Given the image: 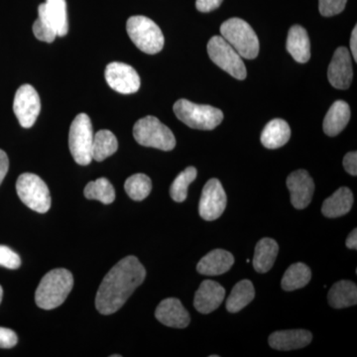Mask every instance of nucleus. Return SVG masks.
<instances>
[{
    "label": "nucleus",
    "instance_id": "nucleus-15",
    "mask_svg": "<svg viewBox=\"0 0 357 357\" xmlns=\"http://www.w3.org/2000/svg\"><path fill=\"white\" fill-rule=\"evenodd\" d=\"M155 317L160 323L170 328H185L191 323L189 312L176 298L162 301L155 311Z\"/></svg>",
    "mask_w": 357,
    "mask_h": 357
},
{
    "label": "nucleus",
    "instance_id": "nucleus-21",
    "mask_svg": "<svg viewBox=\"0 0 357 357\" xmlns=\"http://www.w3.org/2000/svg\"><path fill=\"white\" fill-rule=\"evenodd\" d=\"M351 119V109L344 100L333 102L324 119V131L328 136L333 137L342 132Z\"/></svg>",
    "mask_w": 357,
    "mask_h": 357
},
{
    "label": "nucleus",
    "instance_id": "nucleus-1",
    "mask_svg": "<svg viewBox=\"0 0 357 357\" xmlns=\"http://www.w3.org/2000/svg\"><path fill=\"white\" fill-rule=\"evenodd\" d=\"M146 270L135 256L116 263L98 288L96 307L102 314H112L121 309L126 301L145 280Z\"/></svg>",
    "mask_w": 357,
    "mask_h": 357
},
{
    "label": "nucleus",
    "instance_id": "nucleus-5",
    "mask_svg": "<svg viewBox=\"0 0 357 357\" xmlns=\"http://www.w3.org/2000/svg\"><path fill=\"white\" fill-rule=\"evenodd\" d=\"M126 30L129 38L140 51L154 55L163 49L165 43L163 33L159 26L146 16H131L126 23Z\"/></svg>",
    "mask_w": 357,
    "mask_h": 357
},
{
    "label": "nucleus",
    "instance_id": "nucleus-20",
    "mask_svg": "<svg viewBox=\"0 0 357 357\" xmlns=\"http://www.w3.org/2000/svg\"><path fill=\"white\" fill-rule=\"evenodd\" d=\"M287 51L296 62L305 64L311 58V43L305 28L294 25L290 28L287 37Z\"/></svg>",
    "mask_w": 357,
    "mask_h": 357
},
{
    "label": "nucleus",
    "instance_id": "nucleus-11",
    "mask_svg": "<svg viewBox=\"0 0 357 357\" xmlns=\"http://www.w3.org/2000/svg\"><path fill=\"white\" fill-rule=\"evenodd\" d=\"M227 194L218 178H211L204 185L199 199V215L204 220H218L227 208Z\"/></svg>",
    "mask_w": 357,
    "mask_h": 357
},
{
    "label": "nucleus",
    "instance_id": "nucleus-32",
    "mask_svg": "<svg viewBox=\"0 0 357 357\" xmlns=\"http://www.w3.org/2000/svg\"><path fill=\"white\" fill-rule=\"evenodd\" d=\"M39 16L37 20L33 24V33L35 37L40 41L46 42V43H52L57 37V32L54 29L53 26L49 22L48 20L43 14L38 13Z\"/></svg>",
    "mask_w": 357,
    "mask_h": 357
},
{
    "label": "nucleus",
    "instance_id": "nucleus-14",
    "mask_svg": "<svg viewBox=\"0 0 357 357\" xmlns=\"http://www.w3.org/2000/svg\"><path fill=\"white\" fill-rule=\"evenodd\" d=\"M287 187L291 194V203L297 210H304L311 204L314 184L306 170L291 173L287 178Z\"/></svg>",
    "mask_w": 357,
    "mask_h": 357
},
{
    "label": "nucleus",
    "instance_id": "nucleus-19",
    "mask_svg": "<svg viewBox=\"0 0 357 357\" xmlns=\"http://www.w3.org/2000/svg\"><path fill=\"white\" fill-rule=\"evenodd\" d=\"M38 13L43 14L48 20L57 32V36L64 37L68 34L69 23L66 0H46L45 3L40 4Z\"/></svg>",
    "mask_w": 357,
    "mask_h": 357
},
{
    "label": "nucleus",
    "instance_id": "nucleus-31",
    "mask_svg": "<svg viewBox=\"0 0 357 357\" xmlns=\"http://www.w3.org/2000/svg\"><path fill=\"white\" fill-rule=\"evenodd\" d=\"M197 169L195 167H188L183 172L178 174L171 185L170 196L177 203H183L188 197L189 185L196 180Z\"/></svg>",
    "mask_w": 357,
    "mask_h": 357
},
{
    "label": "nucleus",
    "instance_id": "nucleus-12",
    "mask_svg": "<svg viewBox=\"0 0 357 357\" xmlns=\"http://www.w3.org/2000/svg\"><path fill=\"white\" fill-rule=\"evenodd\" d=\"M105 77L110 88L122 95L136 93L140 88L139 75L124 63H110L105 68Z\"/></svg>",
    "mask_w": 357,
    "mask_h": 357
},
{
    "label": "nucleus",
    "instance_id": "nucleus-25",
    "mask_svg": "<svg viewBox=\"0 0 357 357\" xmlns=\"http://www.w3.org/2000/svg\"><path fill=\"white\" fill-rule=\"evenodd\" d=\"M328 304L335 309L356 306L357 303L356 284L351 281L337 282L328 295Z\"/></svg>",
    "mask_w": 357,
    "mask_h": 357
},
{
    "label": "nucleus",
    "instance_id": "nucleus-26",
    "mask_svg": "<svg viewBox=\"0 0 357 357\" xmlns=\"http://www.w3.org/2000/svg\"><path fill=\"white\" fill-rule=\"evenodd\" d=\"M255 297V289L252 282L243 280L238 282L227 300V310L229 312H238L252 302Z\"/></svg>",
    "mask_w": 357,
    "mask_h": 357
},
{
    "label": "nucleus",
    "instance_id": "nucleus-3",
    "mask_svg": "<svg viewBox=\"0 0 357 357\" xmlns=\"http://www.w3.org/2000/svg\"><path fill=\"white\" fill-rule=\"evenodd\" d=\"M220 34L241 58L253 60L259 54V40L246 21L241 18H230L220 26Z\"/></svg>",
    "mask_w": 357,
    "mask_h": 357
},
{
    "label": "nucleus",
    "instance_id": "nucleus-39",
    "mask_svg": "<svg viewBox=\"0 0 357 357\" xmlns=\"http://www.w3.org/2000/svg\"><path fill=\"white\" fill-rule=\"evenodd\" d=\"M357 27H354V30H352L351 37V50L352 56H354V62L357 61Z\"/></svg>",
    "mask_w": 357,
    "mask_h": 357
},
{
    "label": "nucleus",
    "instance_id": "nucleus-10",
    "mask_svg": "<svg viewBox=\"0 0 357 357\" xmlns=\"http://www.w3.org/2000/svg\"><path fill=\"white\" fill-rule=\"evenodd\" d=\"M13 110L22 128H30L34 126L41 110V102L31 84H23L17 89L14 96Z\"/></svg>",
    "mask_w": 357,
    "mask_h": 357
},
{
    "label": "nucleus",
    "instance_id": "nucleus-18",
    "mask_svg": "<svg viewBox=\"0 0 357 357\" xmlns=\"http://www.w3.org/2000/svg\"><path fill=\"white\" fill-rule=\"evenodd\" d=\"M234 264V257L231 253L223 249H215L199 260L197 270L202 275L218 276L227 273Z\"/></svg>",
    "mask_w": 357,
    "mask_h": 357
},
{
    "label": "nucleus",
    "instance_id": "nucleus-30",
    "mask_svg": "<svg viewBox=\"0 0 357 357\" xmlns=\"http://www.w3.org/2000/svg\"><path fill=\"white\" fill-rule=\"evenodd\" d=\"M124 189L129 198L133 201L141 202L149 196L152 190L151 178L145 174H135L126 180Z\"/></svg>",
    "mask_w": 357,
    "mask_h": 357
},
{
    "label": "nucleus",
    "instance_id": "nucleus-7",
    "mask_svg": "<svg viewBox=\"0 0 357 357\" xmlns=\"http://www.w3.org/2000/svg\"><path fill=\"white\" fill-rule=\"evenodd\" d=\"M93 124L88 114H77L70 124L69 147L73 158L79 165L86 166L93 161Z\"/></svg>",
    "mask_w": 357,
    "mask_h": 357
},
{
    "label": "nucleus",
    "instance_id": "nucleus-27",
    "mask_svg": "<svg viewBox=\"0 0 357 357\" xmlns=\"http://www.w3.org/2000/svg\"><path fill=\"white\" fill-rule=\"evenodd\" d=\"M119 149V141L112 131L103 129L93 135L91 156L93 160L102 162L114 155Z\"/></svg>",
    "mask_w": 357,
    "mask_h": 357
},
{
    "label": "nucleus",
    "instance_id": "nucleus-9",
    "mask_svg": "<svg viewBox=\"0 0 357 357\" xmlns=\"http://www.w3.org/2000/svg\"><path fill=\"white\" fill-rule=\"evenodd\" d=\"M211 60L230 76L243 81L248 76L243 58L222 36H213L208 43Z\"/></svg>",
    "mask_w": 357,
    "mask_h": 357
},
{
    "label": "nucleus",
    "instance_id": "nucleus-34",
    "mask_svg": "<svg viewBox=\"0 0 357 357\" xmlns=\"http://www.w3.org/2000/svg\"><path fill=\"white\" fill-rule=\"evenodd\" d=\"M21 265V259L17 253L6 245H0V266L8 269H18Z\"/></svg>",
    "mask_w": 357,
    "mask_h": 357
},
{
    "label": "nucleus",
    "instance_id": "nucleus-24",
    "mask_svg": "<svg viewBox=\"0 0 357 357\" xmlns=\"http://www.w3.org/2000/svg\"><path fill=\"white\" fill-rule=\"evenodd\" d=\"M279 245L274 239L262 238L256 244L253 267L258 273H266L276 261Z\"/></svg>",
    "mask_w": 357,
    "mask_h": 357
},
{
    "label": "nucleus",
    "instance_id": "nucleus-37",
    "mask_svg": "<svg viewBox=\"0 0 357 357\" xmlns=\"http://www.w3.org/2000/svg\"><path fill=\"white\" fill-rule=\"evenodd\" d=\"M223 0H197L196 7L201 13H211L218 8Z\"/></svg>",
    "mask_w": 357,
    "mask_h": 357
},
{
    "label": "nucleus",
    "instance_id": "nucleus-40",
    "mask_svg": "<svg viewBox=\"0 0 357 357\" xmlns=\"http://www.w3.org/2000/svg\"><path fill=\"white\" fill-rule=\"evenodd\" d=\"M345 243H347V248L349 249H357V229H354V231H351V234H349V237L347 238V241H345Z\"/></svg>",
    "mask_w": 357,
    "mask_h": 357
},
{
    "label": "nucleus",
    "instance_id": "nucleus-16",
    "mask_svg": "<svg viewBox=\"0 0 357 357\" xmlns=\"http://www.w3.org/2000/svg\"><path fill=\"white\" fill-rule=\"evenodd\" d=\"M225 290L218 282L204 280L195 295L194 306L201 314H211L222 305Z\"/></svg>",
    "mask_w": 357,
    "mask_h": 357
},
{
    "label": "nucleus",
    "instance_id": "nucleus-13",
    "mask_svg": "<svg viewBox=\"0 0 357 357\" xmlns=\"http://www.w3.org/2000/svg\"><path fill=\"white\" fill-rule=\"evenodd\" d=\"M328 79L333 88L347 89L354 79L351 56L345 47H340L333 54L332 62L328 66Z\"/></svg>",
    "mask_w": 357,
    "mask_h": 357
},
{
    "label": "nucleus",
    "instance_id": "nucleus-17",
    "mask_svg": "<svg viewBox=\"0 0 357 357\" xmlns=\"http://www.w3.org/2000/svg\"><path fill=\"white\" fill-rule=\"evenodd\" d=\"M312 335L306 330H289L275 332L269 337L270 347L277 351L304 349L311 344Z\"/></svg>",
    "mask_w": 357,
    "mask_h": 357
},
{
    "label": "nucleus",
    "instance_id": "nucleus-41",
    "mask_svg": "<svg viewBox=\"0 0 357 357\" xmlns=\"http://www.w3.org/2000/svg\"><path fill=\"white\" fill-rule=\"evenodd\" d=\"M2 297H3V290H2V287L0 286V304H1Z\"/></svg>",
    "mask_w": 357,
    "mask_h": 357
},
{
    "label": "nucleus",
    "instance_id": "nucleus-2",
    "mask_svg": "<svg viewBox=\"0 0 357 357\" xmlns=\"http://www.w3.org/2000/svg\"><path fill=\"white\" fill-rule=\"evenodd\" d=\"M74 286V278L69 270L59 268L48 272L40 282L35 302L43 310L60 307L67 299Z\"/></svg>",
    "mask_w": 357,
    "mask_h": 357
},
{
    "label": "nucleus",
    "instance_id": "nucleus-33",
    "mask_svg": "<svg viewBox=\"0 0 357 357\" xmlns=\"http://www.w3.org/2000/svg\"><path fill=\"white\" fill-rule=\"evenodd\" d=\"M347 0H319V10L325 17L337 15L344 11Z\"/></svg>",
    "mask_w": 357,
    "mask_h": 357
},
{
    "label": "nucleus",
    "instance_id": "nucleus-38",
    "mask_svg": "<svg viewBox=\"0 0 357 357\" xmlns=\"http://www.w3.org/2000/svg\"><path fill=\"white\" fill-rule=\"evenodd\" d=\"M9 169V160L6 152L0 149V185L3 182Z\"/></svg>",
    "mask_w": 357,
    "mask_h": 357
},
{
    "label": "nucleus",
    "instance_id": "nucleus-6",
    "mask_svg": "<svg viewBox=\"0 0 357 357\" xmlns=\"http://www.w3.org/2000/svg\"><path fill=\"white\" fill-rule=\"evenodd\" d=\"M133 136L136 142L145 147L171 151L176 146V138L171 129L151 115L136 121Z\"/></svg>",
    "mask_w": 357,
    "mask_h": 357
},
{
    "label": "nucleus",
    "instance_id": "nucleus-4",
    "mask_svg": "<svg viewBox=\"0 0 357 357\" xmlns=\"http://www.w3.org/2000/svg\"><path fill=\"white\" fill-rule=\"evenodd\" d=\"M173 109L183 123L199 130H213L223 121L222 110L211 105H197L185 98L176 102Z\"/></svg>",
    "mask_w": 357,
    "mask_h": 357
},
{
    "label": "nucleus",
    "instance_id": "nucleus-35",
    "mask_svg": "<svg viewBox=\"0 0 357 357\" xmlns=\"http://www.w3.org/2000/svg\"><path fill=\"white\" fill-rule=\"evenodd\" d=\"M17 342V335L13 330L0 326V349H13Z\"/></svg>",
    "mask_w": 357,
    "mask_h": 357
},
{
    "label": "nucleus",
    "instance_id": "nucleus-36",
    "mask_svg": "<svg viewBox=\"0 0 357 357\" xmlns=\"http://www.w3.org/2000/svg\"><path fill=\"white\" fill-rule=\"evenodd\" d=\"M344 168L349 175H357V153L356 151L349 152L344 158Z\"/></svg>",
    "mask_w": 357,
    "mask_h": 357
},
{
    "label": "nucleus",
    "instance_id": "nucleus-28",
    "mask_svg": "<svg viewBox=\"0 0 357 357\" xmlns=\"http://www.w3.org/2000/svg\"><path fill=\"white\" fill-rule=\"evenodd\" d=\"M312 279V271L304 263H295L288 268L282 278L281 286L283 290L291 292L304 288Z\"/></svg>",
    "mask_w": 357,
    "mask_h": 357
},
{
    "label": "nucleus",
    "instance_id": "nucleus-23",
    "mask_svg": "<svg viewBox=\"0 0 357 357\" xmlns=\"http://www.w3.org/2000/svg\"><path fill=\"white\" fill-rule=\"evenodd\" d=\"M291 129L283 119H273L265 126L261 133V143L268 149H278L290 140Z\"/></svg>",
    "mask_w": 357,
    "mask_h": 357
},
{
    "label": "nucleus",
    "instance_id": "nucleus-8",
    "mask_svg": "<svg viewBox=\"0 0 357 357\" xmlns=\"http://www.w3.org/2000/svg\"><path fill=\"white\" fill-rule=\"evenodd\" d=\"M16 192L22 203L32 211L45 213L50 210V191L39 176L32 173L20 175L16 182Z\"/></svg>",
    "mask_w": 357,
    "mask_h": 357
},
{
    "label": "nucleus",
    "instance_id": "nucleus-29",
    "mask_svg": "<svg viewBox=\"0 0 357 357\" xmlns=\"http://www.w3.org/2000/svg\"><path fill=\"white\" fill-rule=\"evenodd\" d=\"M84 194L86 199H98L105 204L114 203L115 199L114 185L107 178H100L89 182L84 188Z\"/></svg>",
    "mask_w": 357,
    "mask_h": 357
},
{
    "label": "nucleus",
    "instance_id": "nucleus-22",
    "mask_svg": "<svg viewBox=\"0 0 357 357\" xmlns=\"http://www.w3.org/2000/svg\"><path fill=\"white\" fill-rule=\"evenodd\" d=\"M354 206V194L351 189L342 187L333 196L326 199L321 206V213L326 218H335L347 215Z\"/></svg>",
    "mask_w": 357,
    "mask_h": 357
}]
</instances>
